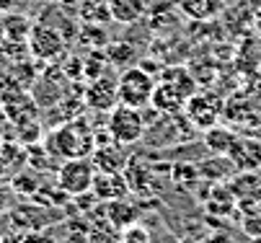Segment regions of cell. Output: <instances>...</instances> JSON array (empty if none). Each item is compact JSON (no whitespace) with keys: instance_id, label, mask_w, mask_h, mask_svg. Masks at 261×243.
<instances>
[{"instance_id":"24","label":"cell","mask_w":261,"mask_h":243,"mask_svg":"<svg viewBox=\"0 0 261 243\" xmlns=\"http://www.w3.org/2000/svg\"><path fill=\"white\" fill-rule=\"evenodd\" d=\"M6 42V31H3V21H0V44Z\"/></svg>"},{"instance_id":"11","label":"cell","mask_w":261,"mask_h":243,"mask_svg":"<svg viewBox=\"0 0 261 243\" xmlns=\"http://www.w3.org/2000/svg\"><path fill=\"white\" fill-rule=\"evenodd\" d=\"M106 6H109L111 21L122 23V26H132V23L142 21L147 13L145 0H106Z\"/></svg>"},{"instance_id":"18","label":"cell","mask_w":261,"mask_h":243,"mask_svg":"<svg viewBox=\"0 0 261 243\" xmlns=\"http://www.w3.org/2000/svg\"><path fill=\"white\" fill-rule=\"evenodd\" d=\"M241 212H243V220H241L243 233L251 235V238H261V202L246 207V210H241Z\"/></svg>"},{"instance_id":"15","label":"cell","mask_w":261,"mask_h":243,"mask_svg":"<svg viewBox=\"0 0 261 243\" xmlns=\"http://www.w3.org/2000/svg\"><path fill=\"white\" fill-rule=\"evenodd\" d=\"M31 18L21 16V13H8L3 18V31H6V39L8 42H26L29 44V37H31Z\"/></svg>"},{"instance_id":"14","label":"cell","mask_w":261,"mask_h":243,"mask_svg":"<svg viewBox=\"0 0 261 243\" xmlns=\"http://www.w3.org/2000/svg\"><path fill=\"white\" fill-rule=\"evenodd\" d=\"M106 204V218H109V225H114L117 230H124L129 225L137 223V207L124 199H114V202H103Z\"/></svg>"},{"instance_id":"2","label":"cell","mask_w":261,"mask_h":243,"mask_svg":"<svg viewBox=\"0 0 261 243\" xmlns=\"http://www.w3.org/2000/svg\"><path fill=\"white\" fill-rule=\"evenodd\" d=\"M155 86L158 80L150 70H145L142 65H129L119 75V103L132 109H147L153 103Z\"/></svg>"},{"instance_id":"23","label":"cell","mask_w":261,"mask_h":243,"mask_svg":"<svg viewBox=\"0 0 261 243\" xmlns=\"http://www.w3.org/2000/svg\"><path fill=\"white\" fill-rule=\"evenodd\" d=\"M21 0H0V13H13Z\"/></svg>"},{"instance_id":"10","label":"cell","mask_w":261,"mask_h":243,"mask_svg":"<svg viewBox=\"0 0 261 243\" xmlns=\"http://www.w3.org/2000/svg\"><path fill=\"white\" fill-rule=\"evenodd\" d=\"M228 158L233 160L236 171H256L261 166V143H256V140H238V137H236V143H233Z\"/></svg>"},{"instance_id":"20","label":"cell","mask_w":261,"mask_h":243,"mask_svg":"<svg viewBox=\"0 0 261 243\" xmlns=\"http://www.w3.org/2000/svg\"><path fill=\"white\" fill-rule=\"evenodd\" d=\"M119 243H150V233L135 223V225H129L119 233Z\"/></svg>"},{"instance_id":"5","label":"cell","mask_w":261,"mask_h":243,"mask_svg":"<svg viewBox=\"0 0 261 243\" xmlns=\"http://www.w3.org/2000/svg\"><path fill=\"white\" fill-rule=\"evenodd\" d=\"M65 44H67V39L55 26L39 21V23H34V29H31L29 55L36 57V60H42V62H52V60H57L65 52Z\"/></svg>"},{"instance_id":"6","label":"cell","mask_w":261,"mask_h":243,"mask_svg":"<svg viewBox=\"0 0 261 243\" xmlns=\"http://www.w3.org/2000/svg\"><path fill=\"white\" fill-rule=\"evenodd\" d=\"M83 101H86L88 109L101 112V114H109L111 109H117L119 106V78L109 75V73L98 75L96 80L88 83Z\"/></svg>"},{"instance_id":"13","label":"cell","mask_w":261,"mask_h":243,"mask_svg":"<svg viewBox=\"0 0 261 243\" xmlns=\"http://www.w3.org/2000/svg\"><path fill=\"white\" fill-rule=\"evenodd\" d=\"M186 109H189V119L202 127V129H210L215 127L217 117H220V109L217 103H212L210 96H189V101H186Z\"/></svg>"},{"instance_id":"16","label":"cell","mask_w":261,"mask_h":243,"mask_svg":"<svg viewBox=\"0 0 261 243\" xmlns=\"http://www.w3.org/2000/svg\"><path fill=\"white\" fill-rule=\"evenodd\" d=\"M233 143H236V134L230 129H225V127H210V129H204V145L215 155H228Z\"/></svg>"},{"instance_id":"22","label":"cell","mask_w":261,"mask_h":243,"mask_svg":"<svg viewBox=\"0 0 261 243\" xmlns=\"http://www.w3.org/2000/svg\"><path fill=\"white\" fill-rule=\"evenodd\" d=\"M57 3H60V8H65V11H78L86 0H57Z\"/></svg>"},{"instance_id":"7","label":"cell","mask_w":261,"mask_h":243,"mask_svg":"<svg viewBox=\"0 0 261 243\" xmlns=\"http://www.w3.org/2000/svg\"><path fill=\"white\" fill-rule=\"evenodd\" d=\"M91 192L98 202H114V199H124L129 194V184L122 171H96Z\"/></svg>"},{"instance_id":"8","label":"cell","mask_w":261,"mask_h":243,"mask_svg":"<svg viewBox=\"0 0 261 243\" xmlns=\"http://www.w3.org/2000/svg\"><path fill=\"white\" fill-rule=\"evenodd\" d=\"M124 148L127 145L114 143L111 137H109V140H103V143H98L96 150H93V155H91L96 171H124L127 163H129V155H127Z\"/></svg>"},{"instance_id":"19","label":"cell","mask_w":261,"mask_h":243,"mask_svg":"<svg viewBox=\"0 0 261 243\" xmlns=\"http://www.w3.org/2000/svg\"><path fill=\"white\" fill-rule=\"evenodd\" d=\"M106 62L119 65V67H129L132 65V47L124 44V42L106 44Z\"/></svg>"},{"instance_id":"17","label":"cell","mask_w":261,"mask_h":243,"mask_svg":"<svg viewBox=\"0 0 261 243\" xmlns=\"http://www.w3.org/2000/svg\"><path fill=\"white\" fill-rule=\"evenodd\" d=\"M75 13H78V18H81L83 23H96V26L111 23V13H109L106 0H86V3H83Z\"/></svg>"},{"instance_id":"4","label":"cell","mask_w":261,"mask_h":243,"mask_svg":"<svg viewBox=\"0 0 261 243\" xmlns=\"http://www.w3.org/2000/svg\"><path fill=\"white\" fill-rule=\"evenodd\" d=\"M93 179H96V166L91 158H70L62 160L57 171V189L65 197H83L91 194Z\"/></svg>"},{"instance_id":"12","label":"cell","mask_w":261,"mask_h":243,"mask_svg":"<svg viewBox=\"0 0 261 243\" xmlns=\"http://www.w3.org/2000/svg\"><path fill=\"white\" fill-rule=\"evenodd\" d=\"M153 109L158 112H166V114H178L184 106H186V96L168 80H161L155 86V93H153Z\"/></svg>"},{"instance_id":"3","label":"cell","mask_w":261,"mask_h":243,"mask_svg":"<svg viewBox=\"0 0 261 243\" xmlns=\"http://www.w3.org/2000/svg\"><path fill=\"white\" fill-rule=\"evenodd\" d=\"M145 129H147V122H145L142 109H132L119 103L117 109H111L106 114V132L119 145H135L145 134Z\"/></svg>"},{"instance_id":"9","label":"cell","mask_w":261,"mask_h":243,"mask_svg":"<svg viewBox=\"0 0 261 243\" xmlns=\"http://www.w3.org/2000/svg\"><path fill=\"white\" fill-rule=\"evenodd\" d=\"M178 11L189 21H215L222 11H225V0H176Z\"/></svg>"},{"instance_id":"1","label":"cell","mask_w":261,"mask_h":243,"mask_svg":"<svg viewBox=\"0 0 261 243\" xmlns=\"http://www.w3.org/2000/svg\"><path fill=\"white\" fill-rule=\"evenodd\" d=\"M47 153L60 160L70 158H88L96 150V132L86 124V119H67L47 137Z\"/></svg>"},{"instance_id":"21","label":"cell","mask_w":261,"mask_h":243,"mask_svg":"<svg viewBox=\"0 0 261 243\" xmlns=\"http://www.w3.org/2000/svg\"><path fill=\"white\" fill-rule=\"evenodd\" d=\"M8 204H11V189L0 181V212H6Z\"/></svg>"}]
</instances>
